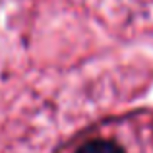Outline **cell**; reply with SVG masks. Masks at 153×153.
<instances>
[{
    "instance_id": "6da1fadb",
    "label": "cell",
    "mask_w": 153,
    "mask_h": 153,
    "mask_svg": "<svg viewBox=\"0 0 153 153\" xmlns=\"http://www.w3.org/2000/svg\"><path fill=\"white\" fill-rule=\"evenodd\" d=\"M76 153H124V149L108 140H93V142L83 143Z\"/></svg>"
}]
</instances>
